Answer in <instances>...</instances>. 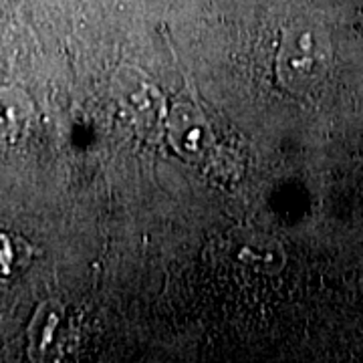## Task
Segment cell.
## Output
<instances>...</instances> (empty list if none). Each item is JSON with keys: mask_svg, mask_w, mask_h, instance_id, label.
I'll list each match as a JSON object with an SVG mask.
<instances>
[{"mask_svg": "<svg viewBox=\"0 0 363 363\" xmlns=\"http://www.w3.org/2000/svg\"><path fill=\"white\" fill-rule=\"evenodd\" d=\"M329 45H325L319 35L313 30H303L295 45H285V65L293 83L309 87L321 77L327 69Z\"/></svg>", "mask_w": 363, "mask_h": 363, "instance_id": "6da1fadb", "label": "cell"}, {"mask_svg": "<svg viewBox=\"0 0 363 363\" xmlns=\"http://www.w3.org/2000/svg\"><path fill=\"white\" fill-rule=\"evenodd\" d=\"M30 257V250L25 240L13 238L0 233V285L6 283L14 272H18Z\"/></svg>", "mask_w": 363, "mask_h": 363, "instance_id": "7a4b0ae2", "label": "cell"}]
</instances>
